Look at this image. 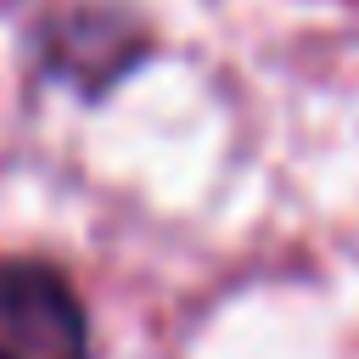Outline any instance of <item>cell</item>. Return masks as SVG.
Segmentation results:
<instances>
[{"instance_id": "1", "label": "cell", "mask_w": 359, "mask_h": 359, "mask_svg": "<svg viewBox=\"0 0 359 359\" xmlns=\"http://www.w3.org/2000/svg\"><path fill=\"white\" fill-rule=\"evenodd\" d=\"M0 359H90L84 303L39 258H0Z\"/></svg>"}]
</instances>
